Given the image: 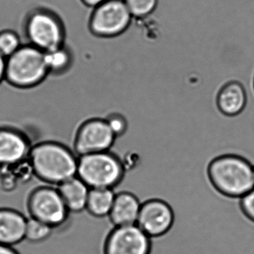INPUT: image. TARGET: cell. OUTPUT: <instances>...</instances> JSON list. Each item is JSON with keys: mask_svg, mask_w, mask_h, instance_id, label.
Masks as SVG:
<instances>
[{"mask_svg": "<svg viewBox=\"0 0 254 254\" xmlns=\"http://www.w3.org/2000/svg\"><path fill=\"white\" fill-rule=\"evenodd\" d=\"M209 182L220 194L239 198L254 189V166L242 155L223 154L208 165Z\"/></svg>", "mask_w": 254, "mask_h": 254, "instance_id": "cell-1", "label": "cell"}, {"mask_svg": "<svg viewBox=\"0 0 254 254\" xmlns=\"http://www.w3.org/2000/svg\"><path fill=\"white\" fill-rule=\"evenodd\" d=\"M29 163L41 181L60 185L77 176L78 157L67 147L56 142H44L32 147Z\"/></svg>", "mask_w": 254, "mask_h": 254, "instance_id": "cell-2", "label": "cell"}, {"mask_svg": "<svg viewBox=\"0 0 254 254\" xmlns=\"http://www.w3.org/2000/svg\"><path fill=\"white\" fill-rule=\"evenodd\" d=\"M50 75L45 53L30 45L23 44L6 59L5 81L19 89L33 88Z\"/></svg>", "mask_w": 254, "mask_h": 254, "instance_id": "cell-3", "label": "cell"}, {"mask_svg": "<svg viewBox=\"0 0 254 254\" xmlns=\"http://www.w3.org/2000/svg\"><path fill=\"white\" fill-rule=\"evenodd\" d=\"M123 160L111 151L78 157L77 176L90 189H114L124 179Z\"/></svg>", "mask_w": 254, "mask_h": 254, "instance_id": "cell-4", "label": "cell"}, {"mask_svg": "<svg viewBox=\"0 0 254 254\" xmlns=\"http://www.w3.org/2000/svg\"><path fill=\"white\" fill-rule=\"evenodd\" d=\"M28 44L47 53L65 45L66 30L62 19L45 8L31 11L24 23Z\"/></svg>", "mask_w": 254, "mask_h": 254, "instance_id": "cell-5", "label": "cell"}, {"mask_svg": "<svg viewBox=\"0 0 254 254\" xmlns=\"http://www.w3.org/2000/svg\"><path fill=\"white\" fill-rule=\"evenodd\" d=\"M133 17L124 0H106L92 9L89 31L102 39L118 38L127 32Z\"/></svg>", "mask_w": 254, "mask_h": 254, "instance_id": "cell-6", "label": "cell"}, {"mask_svg": "<svg viewBox=\"0 0 254 254\" xmlns=\"http://www.w3.org/2000/svg\"><path fill=\"white\" fill-rule=\"evenodd\" d=\"M28 209L32 218L53 229L63 225L69 212L59 190L52 187H41L33 190L28 200Z\"/></svg>", "mask_w": 254, "mask_h": 254, "instance_id": "cell-7", "label": "cell"}, {"mask_svg": "<svg viewBox=\"0 0 254 254\" xmlns=\"http://www.w3.org/2000/svg\"><path fill=\"white\" fill-rule=\"evenodd\" d=\"M117 137L105 119H90L78 128L74 141V148L78 157L104 152L110 151Z\"/></svg>", "mask_w": 254, "mask_h": 254, "instance_id": "cell-8", "label": "cell"}, {"mask_svg": "<svg viewBox=\"0 0 254 254\" xmlns=\"http://www.w3.org/2000/svg\"><path fill=\"white\" fill-rule=\"evenodd\" d=\"M151 239L136 224L114 227L105 240L103 254H151Z\"/></svg>", "mask_w": 254, "mask_h": 254, "instance_id": "cell-9", "label": "cell"}, {"mask_svg": "<svg viewBox=\"0 0 254 254\" xmlns=\"http://www.w3.org/2000/svg\"><path fill=\"white\" fill-rule=\"evenodd\" d=\"M175 213L172 206L162 199L152 198L141 205L136 225L151 239L161 237L172 229Z\"/></svg>", "mask_w": 254, "mask_h": 254, "instance_id": "cell-10", "label": "cell"}, {"mask_svg": "<svg viewBox=\"0 0 254 254\" xmlns=\"http://www.w3.org/2000/svg\"><path fill=\"white\" fill-rule=\"evenodd\" d=\"M31 148L23 133L12 127H0V167L20 166L29 158Z\"/></svg>", "mask_w": 254, "mask_h": 254, "instance_id": "cell-11", "label": "cell"}, {"mask_svg": "<svg viewBox=\"0 0 254 254\" xmlns=\"http://www.w3.org/2000/svg\"><path fill=\"white\" fill-rule=\"evenodd\" d=\"M248 104V90L243 83L237 80L226 83L217 93V108L227 117H237L244 112Z\"/></svg>", "mask_w": 254, "mask_h": 254, "instance_id": "cell-12", "label": "cell"}, {"mask_svg": "<svg viewBox=\"0 0 254 254\" xmlns=\"http://www.w3.org/2000/svg\"><path fill=\"white\" fill-rule=\"evenodd\" d=\"M27 218L18 211L0 209V245L14 246L25 239Z\"/></svg>", "mask_w": 254, "mask_h": 254, "instance_id": "cell-13", "label": "cell"}, {"mask_svg": "<svg viewBox=\"0 0 254 254\" xmlns=\"http://www.w3.org/2000/svg\"><path fill=\"white\" fill-rule=\"evenodd\" d=\"M142 203L133 193L122 191L116 194L109 218L114 227L136 224Z\"/></svg>", "mask_w": 254, "mask_h": 254, "instance_id": "cell-14", "label": "cell"}, {"mask_svg": "<svg viewBox=\"0 0 254 254\" xmlns=\"http://www.w3.org/2000/svg\"><path fill=\"white\" fill-rule=\"evenodd\" d=\"M59 192L69 212H80L86 209L90 188L78 176L59 185Z\"/></svg>", "mask_w": 254, "mask_h": 254, "instance_id": "cell-15", "label": "cell"}, {"mask_svg": "<svg viewBox=\"0 0 254 254\" xmlns=\"http://www.w3.org/2000/svg\"><path fill=\"white\" fill-rule=\"evenodd\" d=\"M115 196L113 189H90L86 209L96 218L108 216Z\"/></svg>", "mask_w": 254, "mask_h": 254, "instance_id": "cell-16", "label": "cell"}, {"mask_svg": "<svg viewBox=\"0 0 254 254\" xmlns=\"http://www.w3.org/2000/svg\"><path fill=\"white\" fill-rule=\"evenodd\" d=\"M45 61L50 75H61L69 70L73 57L70 50L64 45L45 53Z\"/></svg>", "mask_w": 254, "mask_h": 254, "instance_id": "cell-17", "label": "cell"}, {"mask_svg": "<svg viewBox=\"0 0 254 254\" xmlns=\"http://www.w3.org/2000/svg\"><path fill=\"white\" fill-rule=\"evenodd\" d=\"M132 17L142 20L152 15L159 5V0H124Z\"/></svg>", "mask_w": 254, "mask_h": 254, "instance_id": "cell-18", "label": "cell"}, {"mask_svg": "<svg viewBox=\"0 0 254 254\" xmlns=\"http://www.w3.org/2000/svg\"><path fill=\"white\" fill-rule=\"evenodd\" d=\"M53 230L48 224L31 217L27 219L25 239L35 243L44 242L51 236Z\"/></svg>", "mask_w": 254, "mask_h": 254, "instance_id": "cell-19", "label": "cell"}, {"mask_svg": "<svg viewBox=\"0 0 254 254\" xmlns=\"http://www.w3.org/2000/svg\"><path fill=\"white\" fill-rule=\"evenodd\" d=\"M23 45L20 35L11 30L0 31V55L5 59L12 56Z\"/></svg>", "mask_w": 254, "mask_h": 254, "instance_id": "cell-20", "label": "cell"}, {"mask_svg": "<svg viewBox=\"0 0 254 254\" xmlns=\"http://www.w3.org/2000/svg\"><path fill=\"white\" fill-rule=\"evenodd\" d=\"M105 120L116 137H121L127 132L128 122L123 114L117 112L111 113L105 118Z\"/></svg>", "mask_w": 254, "mask_h": 254, "instance_id": "cell-21", "label": "cell"}, {"mask_svg": "<svg viewBox=\"0 0 254 254\" xmlns=\"http://www.w3.org/2000/svg\"><path fill=\"white\" fill-rule=\"evenodd\" d=\"M239 206L243 215L254 224V189L239 199Z\"/></svg>", "mask_w": 254, "mask_h": 254, "instance_id": "cell-22", "label": "cell"}, {"mask_svg": "<svg viewBox=\"0 0 254 254\" xmlns=\"http://www.w3.org/2000/svg\"><path fill=\"white\" fill-rule=\"evenodd\" d=\"M6 59L0 55V84L5 81Z\"/></svg>", "mask_w": 254, "mask_h": 254, "instance_id": "cell-23", "label": "cell"}, {"mask_svg": "<svg viewBox=\"0 0 254 254\" xmlns=\"http://www.w3.org/2000/svg\"><path fill=\"white\" fill-rule=\"evenodd\" d=\"M80 1H81L82 4H84L85 6L93 9V8L97 6V5H100L101 3L105 2L106 0H80Z\"/></svg>", "mask_w": 254, "mask_h": 254, "instance_id": "cell-24", "label": "cell"}, {"mask_svg": "<svg viewBox=\"0 0 254 254\" xmlns=\"http://www.w3.org/2000/svg\"><path fill=\"white\" fill-rule=\"evenodd\" d=\"M0 254H20L12 246L0 245Z\"/></svg>", "mask_w": 254, "mask_h": 254, "instance_id": "cell-25", "label": "cell"}, {"mask_svg": "<svg viewBox=\"0 0 254 254\" xmlns=\"http://www.w3.org/2000/svg\"></svg>", "mask_w": 254, "mask_h": 254, "instance_id": "cell-26", "label": "cell"}, {"mask_svg": "<svg viewBox=\"0 0 254 254\" xmlns=\"http://www.w3.org/2000/svg\"></svg>", "mask_w": 254, "mask_h": 254, "instance_id": "cell-27", "label": "cell"}]
</instances>
